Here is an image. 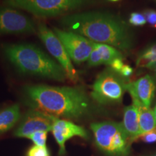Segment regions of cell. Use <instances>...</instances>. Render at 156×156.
I'll return each mask as SVG.
<instances>
[{
  "mask_svg": "<svg viewBox=\"0 0 156 156\" xmlns=\"http://www.w3.org/2000/svg\"><path fill=\"white\" fill-rule=\"evenodd\" d=\"M3 51L9 61L23 74L58 82H64L67 79L62 66L34 45H5Z\"/></svg>",
  "mask_w": 156,
  "mask_h": 156,
  "instance_id": "obj_3",
  "label": "cell"
},
{
  "mask_svg": "<svg viewBox=\"0 0 156 156\" xmlns=\"http://www.w3.org/2000/svg\"><path fill=\"white\" fill-rule=\"evenodd\" d=\"M20 118L18 104L7 107L0 112V134L6 132L15 125Z\"/></svg>",
  "mask_w": 156,
  "mask_h": 156,
  "instance_id": "obj_15",
  "label": "cell"
},
{
  "mask_svg": "<svg viewBox=\"0 0 156 156\" xmlns=\"http://www.w3.org/2000/svg\"><path fill=\"white\" fill-rule=\"evenodd\" d=\"M48 132H37L28 136V139L32 140L34 143L39 147H46Z\"/></svg>",
  "mask_w": 156,
  "mask_h": 156,
  "instance_id": "obj_18",
  "label": "cell"
},
{
  "mask_svg": "<svg viewBox=\"0 0 156 156\" xmlns=\"http://www.w3.org/2000/svg\"><path fill=\"white\" fill-rule=\"evenodd\" d=\"M154 62H156V44L150 46L139 56L136 64L139 67H147Z\"/></svg>",
  "mask_w": 156,
  "mask_h": 156,
  "instance_id": "obj_17",
  "label": "cell"
},
{
  "mask_svg": "<svg viewBox=\"0 0 156 156\" xmlns=\"http://www.w3.org/2000/svg\"><path fill=\"white\" fill-rule=\"evenodd\" d=\"M154 114H155V120H156V106H155V108H154Z\"/></svg>",
  "mask_w": 156,
  "mask_h": 156,
  "instance_id": "obj_26",
  "label": "cell"
},
{
  "mask_svg": "<svg viewBox=\"0 0 156 156\" xmlns=\"http://www.w3.org/2000/svg\"><path fill=\"white\" fill-rule=\"evenodd\" d=\"M129 22L134 26H142L146 23L145 15L139 12H133L130 15Z\"/></svg>",
  "mask_w": 156,
  "mask_h": 156,
  "instance_id": "obj_20",
  "label": "cell"
},
{
  "mask_svg": "<svg viewBox=\"0 0 156 156\" xmlns=\"http://www.w3.org/2000/svg\"><path fill=\"white\" fill-rule=\"evenodd\" d=\"M88 0H6V5L41 17H56L83 7Z\"/></svg>",
  "mask_w": 156,
  "mask_h": 156,
  "instance_id": "obj_5",
  "label": "cell"
},
{
  "mask_svg": "<svg viewBox=\"0 0 156 156\" xmlns=\"http://www.w3.org/2000/svg\"><path fill=\"white\" fill-rule=\"evenodd\" d=\"M126 82L119 74L108 68L98 76L91 96L101 104L119 103L126 90Z\"/></svg>",
  "mask_w": 156,
  "mask_h": 156,
  "instance_id": "obj_6",
  "label": "cell"
},
{
  "mask_svg": "<svg viewBox=\"0 0 156 156\" xmlns=\"http://www.w3.org/2000/svg\"><path fill=\"white\" fill-rule=\"evenodd\" d=\"M109 1H112V2H117V1H119V0H109Z\"/></svg>",
  "mask_w": 156,
  "mask_h": 156,
  "instance_id": "obj_27",
  "label": "cell"
},
{
  "mask_svg": "<svg viewBox=\"0 0 156 156\" xmlns=\"http://www.w3.org/2000/svg\"><path fill=\"white\" fill-rule=\"evenodd\" d=\"M94 46L98 51L102 64L111 65L115 58L122 57V54L116 48L110 45L95 43Z\"/></svg>",
  "mask_w": 156,
  "mask_h": 156,
  "instance_id": "obj_16",
  "label": "cell"
},
{
  "mask_svg": "<svg viewBox=\"0 0 156 156\" xmlns=\"http://www.w3.org/2000/svg\"><path fill=\"white\" fill-rule=\"evenodd\" d=\"M38 35L46 49L64 69L68 79L73 82H77L79 80L77 71L64 45L54 32L51 30L46 25L41 23L38 26Z\"/></svg>",
  "mask_w": 156,
  "mask_h": 156,
  "instance_id": "obj_7",
  "label": "cell"
},
{
  "mask_svg": "<svg viewBox=\"0 0 156 156\" xmlns=\"http://www.w3.org/2000/svg\"><path fill=\"white\" fill-rule=\"evenodd\" d=\"M133 105L137 108L139 114L140 134H142L155 129L156 128V120L153 111L150 108L144 106L140 103H133Z\"/></svg>",
  "mask_w": 156,
  "mask_h": 156,
  "instance_id": "obj_14",
  "label": "cell"
},
{
  "mask_svg": "<svg viewBox=\"0 0 156 156\" xmlns=\"http://www.w3.org/2000/svg\"><path fill=\"white\" fill-rule=\"evenodd\" d=\"M24 92L27 104L32 109L57 118L77 119L89 112V99L80 87L36 85L26 86Z\"/></svg>",
  "mask_w": 156,
  "mask_h": 156,
  "instance_id": "obj_1",
  "label": "cell"
},
{
  "mask_svg": "<svg viewBox=\"0 0 156 156\" xmlns=\"http://www.w3.org/2000/svg\"><path fill=\"white\" fill-rule=\"evenodd\" d=\"M153 156H156V155H153Z\"/></svg>",
  "mask_w": 156,
  "mask_h": 156,
  "instance_id": "obj_28",
  "label": "cell"
},
{
  "mask_svg": "<svg viewBox=\"0 0 156 156\" xmlns=\"http://www.w3.org/2000/svg\"><path fill=\"white\" fill-rule=\"evenodd\" d=\"M34 23L16 9L0 7V35L34 34Z\"/></svg>",
  "mask_w": 156,
  "mask_h": 156,
  "instance_id": "obj_9",
  "label": "cell"
},
{
  "mask_svg": "<svg viewBox=\"0 0 156 156\" xmlns=\"http://www.w3.org/2000/svg\"><path fill=\"white\" fill-rule=\"evenodd\" d=\"M138 140H141L145 143H153L156 142V128L151 132H146L140 135L137 137Z\"/></svg>",
  "mask_w": 156,
  "mask_h": 156,
  "instance_id": "obj_21",
  "label": "cell"
},
{
  "mask_svg": "<svg viewBox=\"0 0 156 156\" xmlns=\"http://www.w3.org/2000/svg\"><path fill=\"white\" fill-rule=\"evenodd\" d=\"M67 30L98 44L125 51L132 46L131 34L126 25L114 15L98 12L77 13L61 20Z\"/></svg>",
  "mask_w": 156,
  "mask_h": 156,
  "instance_id": "obj_2",
  "label": "cell"
},
{
  "mask_svg": "<svg viewBox=\"0 0 156 156\" xmlns=\"http://www.w3.org/2000/svg\"><path fill=\"white\" fill-rule=\"evenodd\" d=\"M132 73H133V69H132L130 66L124 64L119 74L123 78L126 79V78L129 77L130 76L132 75Z\"/></svg>",
  "mask_w": 156,
  "mask_h": 156,
  "instance_id": "obj_24",
  "label": "cell"
},
{
  "mask_svg": "<svg viewBox=\"0 0 156 156\" xmlns=\"http://www.w3.org/2000/svg\"><path fill=\"white\" fill-rule=\"evenodd\" d=\"M54 32L64 45L72 61L79 64L88 60L95 42L69 30L54 28Z\"/></svg>",
  "mask_w": 156,
  "mask_h": 156,
  "instance_id": "obj_8",
  "label": "cell"
},
{
  "mask_svg": "<svg viewBox=\"0 0 156 156\" xmlns=\"http://www.w3.org/2000/svg\"><path fill=\"white\" fill-rule=\"evenodd\" d=\"M124 64L123 63L122 57L121 58H115L114 61L112 62V63L111 64V68L114 70V71L116 72L117 73H119V72L122 69Z\"/></svg>",
  "mask_w": 156,
  "mask_h": 156,
  "instance_id": "obj_23",
  "label": "cell"
},
{
  "mask_svg": "<svg viewBox=\"0 0 156 156\" xmlns=\"http://www.w3.org/2000/svg\"><path fill=\"white\" fill-rule=\"evenodd\" d=\"M27 156H50V154L46 147L34 145L28 150Z\"/></svg>",
  "mask_w": 156,
  "mask_h": 156,
  "instance_id": "obj_19",
  "label": "cell"
},
{
  "mask_svg": "<svg viewBox=\"0 0 156 156\" xmlns=\"http://www.w3.org/2000/svg\"><path fill=\"white\" fill-rule=\"evenodd\" d=\"M98 147L110 155L124 156L128 153L129 139L122 123L103 122L90 125Z\"/></svg>",
  "mask_w": 156,
  "mask_h": 156,
  "instance_id": "obj_4",
  "label": "cell"
},
{
  "mask_svg": "<svg viewBox=\"0 0 156 156\" xmlns=\"http://www.w3.org/2000/svg\"><path fill=\"white\" fill-rule=\"evenodd\" d=\"M126 90L131 95L133 103H140L150 108L155 91V84L153 77L145 75L137 80L126 83Z\"/></svg>",
  "mask_w": 156,
  "mask_h": 156,
  "instance_id": "obj_12",
  "label": "cell"
},
{
  "mask_svg": "<svg viewBox=\"0 0 156 156\" xmlns=\"http://www.w3.org/2000/svg\"><path fill=\"white\" fill-rule=\"evenodd\" d=\"M51 132L59 147V155L66 153L65 142L73 136H80L83 139H88V133L82 126L77 125L69 121L59 119L57 118L52 126Z\"/></svg>",
  "mask_w": 156,
  "mask_h": 156,
  "instance_id": "obj_11",
  "label": "cell"
},
{
  "mask_svg": "<svg viewBox=\"0 0 156 156\" xmlns=\"http://www.w3.org/2000/svg\"><path fill=\"white\" fill-rule=\"evenodd\" d=\"M56 119L57 117L41 111L30 109L23 118L19 127L15 131V136L28 138L35 132L51 131Z\"/></svg>",
  "mask_w": 156,
  "mask_h": 156,
  "instance_id": "obj_10",
  "label": "cell"
},
{
  "mask_svg": "<svg viewBox=\"0 0 156 156\" xmlns=\"http://www.w3.org/2000/svg\"><path fill=\"white\" fill-rule=\"evenodd\" d=\"M147 68H149L150 69H151L152 71H153L154 75H155V81H156V62H152V63L149 64L148 65H147Z\"/></svg>",
  "mask_w": 156,
  "mask_h": 156,
  "instance_id": "obj_25",
  "label": "cell"
},
{
  "mask_svg": "<svg viewBox=\"0 0 156 156\" xmlns=\"http://www.w3.org/2000/svg\"><path fill=\"white\" fill-rule=\"evenodd\" d=\"M122 125L129 139L136 140L141 134L139 124V114L135 106L132 105L124 108Z\"/></svg>",
  "mask_w": 156,
  "mask_h": 156,
  "instance_id": "obj_13",
  "label": "cell"
},
{
  "mask_svg": "<svg viewBox=\"0 0 156 156\" xmlns=\"http://www.w3.org/2000/svg\"><path fill=\"white\" fill-rule=\"evenodd\" d=\"M146 21L148 22L151 26L156 28V11L153 9H147L144 13Z\"/></svg>",
  "mask_w": 156,
  "mask_h": 156,
  "instance_id": "obj_22",
  "label": "cell"
}]
</instances>
